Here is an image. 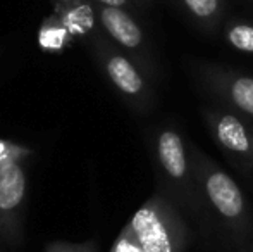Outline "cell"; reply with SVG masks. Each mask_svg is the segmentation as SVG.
Wrapping results in <instances>:
<instances>
[{"label": "cell", "instance_id": "obj_7", "mask_svg": "<svg viewBox=\"0 0 253 252\" xmlns=\"http://www.w3.org/2000/svg\"><path fill=\"white\" fill-rule=\"evenodd\" d=\"M95 5H97L98 21L105 37L121 50L126 52L129 57H133L148 74H152V55L148 52L147 35L133 14L126 9L105 7L98 3Z\"/></svg>", "mask_w": 253, "mask_h": 252}, {"label": "cell", "instance_id": "obj_13", "mask_svg": "<svg viewBox=\"0 0 253 252\" xmlns=\"http://www.w3.org/2000/svg\"><path fill=\"white\" fill-rule=\"evenodd\" d=\"M43 252H98V244L97 240H88L81 244L55 240V242L47 244Z\"/></svg>", "mask_w": 253, "mask_h": 252}, {"label": "cell", "instance_id": "obj_17", "mask_svg": "<svg viewBox=\"0 0 253 252\" xmlns=\"http://www.w3.org/2000/svg\"><path fill=\"white\" fill-rule=\"evenodd\" d=\"M250 126H252V135H253V123H250Z\"/></svg>", "mask_w": 253, "mask_h": 252}, {"label": "cell", "instance_id": "obj_16", "mask_svg": "<svg viewBox=\"0 0 253 252\" xmlns=\"http://www.w3.org/2000/svg\"><path fill=\"white\" fill-rule=\"evenodd\" d=\"M250 252H253V240H252V247H250Z\"/></svg>", "mask_w": 253, "mask_h": 252}, {"label": "cell", "instance_id": "obj_9", "mask_svg": "<svg viewBox=\"0 0 253 252\" xmlns=\"http://www.w3.org/2000/svg\"><path fill=\"white\" fill-rule=\"evenodd\" d=\"M53 10L60 17L74 40H80L90 47L103 35L98 21L97 5L93 0H50Z\"/></svg>", "mask_w": 253, "mask_h": 252}, {"label": "cell", "instance_id": "obj_6", "mask_svg": "<svg viewBox=\"0 0 253 252\" xmlns=\"http://www.w3.org/2000/svg\"><path fill=\"white\" fill-rule=\"evenodd\" d=\"M207 130L219 149L241 169L253 171V135L250 121L227 111H203Z\"/></svg>", "mask_w": 253, "mask_h": 252}, {"label": "cell", "instance_id": "obj_1", "mask_svg": "<svg viewBox=\"0 0 253 252\" xmlns=\"http://www.w3.org/2000/svg\"><path fill=\"white\" fill-rule=\"evenodd\" d=\"M191 168L209 212L212 233L233 252H250L253 218L250 205L234 178L200 149L188 144Z\"/></svg>", "mask_w": 253, "mask_h": 252}, {"label": "cell", "instance_id": "obj_5", "mask_svg": "<svg viewBox=\"0 0 253 252\" xmlns=\"http://www.w3.org/2000/svg\"><path fill=\"white\" fill-rule=\"evenodd\" d=\"M95 61L98 62L109 83L136 112H148L155 102L152 81L148 73L133 57L114 45L105 33L90 45Z\"/></svg>", "mask_w": 253, "mask_h": 252}, {"label": "cell", "instance_id": "obj_14", "mask_svg": "<svg viewBox=\"0 0 253 252\" xmlns=\"http://www.w3.org/2000/svg\"><path fill=\"white\" fill-rule=\"evenodd\" d=\"M98 5H105V7H116V9H129L133 7V0H93Z\"/></svg>", "mask_w": 253, "mask_h": 252}, {"label": "cell", "instance_id": "obj_12", "mask_svg": "<svg viewBox=\"0 0 253 252\" xmlns=\"http://www.w3.org/2000/svg\"><path fill=\"white\" fill-rule=\"evenodd\" d=\"M186 10L203 26L213 28V24L219 21L222 2L220 0H181Z\"/></svg>", "mask_w": 253, "mask_h": 252}, {"label": "cell", "instance_id": "obj_15", "mask_svg": "<svg viewBox=\"0 0 253 252\" xmlns=\"http://www.w3.org/2000/svg\"><path fill=\"white\" fill-rule=\"evenodd\" d=\"M2 244H3V242L0 240V252H5V251H3V247H2Z\"/></svg>", "mask_w": 253, "mask_h": 252}, {"label": "cell", "instance_id": "obj_11", "mask_svg": "<svg viewBox=\"0 0 253 252\" xmlns=\"http://www.w3.org/2000/svg\"><path fill=\"white\" fill-rule=\"evenodd\" d=\"M226 42L238 52L253 54V24L247 21H233L224 31Z\"/></svg>", "mask_w": 253, "mask_h": 252}, {"label": "cell", "instance_id": "obj_8", "mask_svg": "<svg viewBox=\"0 0 253 252\" xmlns=\"http://www.w3.org/2000/svg\"><path fill=\"white\" fill-rule=\"evenodd\" d=\"M202 83L241 118L253 123V76L220 66L200 67Z\"/></svg>", "mask_w": 253, "mask_h": 252}, {"label": "cell", "instance_id": "obj_4", "mask_svg": "<svg viewBox=\"0 0 253 252\" xmlns=\"http://www.w3.org/2000/svg\"><path fill=\"white\" fill-rule=\"evenodd\" d=\"M33 149L0 137V240L17 247L24 239L28 195L26 161Z\"/></svg>", "mask_w": 253, "mask_h": 252}, {"label": "cell", "instance_id": "obj_2", "mask_svg": "<svg viewBox=\"0 0 253 252\" xmlns=\"http://www.w3.org/2000/svg\"><path fill=\"white\" fill-rule=\"evenodd\" d=\"M153 164H155L159 190L164 192L186 219H195L207 239H212V225L200 187L191 168L188 142L170 126L159 128L152 144Z\"/></svg>", "mask_w": 253, "mask_h": 252}, {"label": "cell", "instance_id": "obj_10", "mask_svg": "<svg viewBox=\"0 0 253 252\" xmlns=\"http://www.w3.org/2000/svg\"><path fill=\"white\" fill-rule=\"evenodd\" d=\"M74 42L76 40L71 35V31L67 30V26L60 21V17L55 12L48 14L38 26L37 44L38 49L45 54L59 55L73 47Z\"/></svg>", "mask_w": 253, "mask_h": 252}, {"label": "cell", "instance_id": "obj_3", "mask_svg": "<svg viewBox=\"0 0 253 252\" xmlns=\"http://www.w3.org/2000/svg\"><path fill=\"white\" fill-rule=\"evenodd\" d=\"M190 240L186 216L157 189L124 225L109 252H186Z\"/></svg>", "mask_w": 253, "mask_h": 252}]
</instances>
